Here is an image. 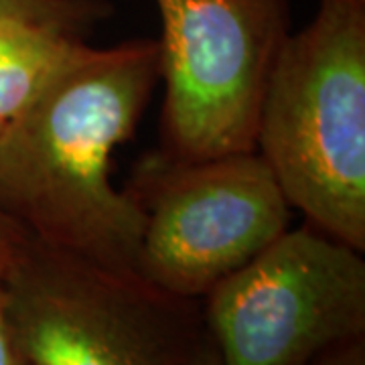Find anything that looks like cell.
<instances>
[{
  "label": "cell",
  "instance_id": "9",
  "mask_svg": "<svg viewBox=\"0 0 365 365\" xmlns=\"http://www.w3.org/2000/svg\"><path fill=\"white\" fill-rule=\"evenodd\" d=\"M2 270H0V365H29L19 343L14 339L13 327H11L9 314H6V302H4V290H2Z\"/></svg>",
  "mask_w": 365,
  "mask_h": 365
},
{
  "label": "cell",
  "instance_id": "7",
  "mask_svg": "<svg viewBox=\"0 0 365 365\" xmlns=\"http://www.w3.org/2000/svg\"><path fill=\"white\" fill-rule=\"evenodd\" d=\"M86 43L78 33L33 21H0V128L49 88Z\"/></svg>",
  "mask_w": 365,
  "mask_h": 365
},
{
  "label": "cell",
  "instance_id": "1",
  "mask_svg": "<svg viewBox=\"0 0 365 365\" xmlns=\"http://www.w3.org/2000/svg\"><path fill=\"white\" fill-rule=\"evenodd\" d=\"M157 81V41L86 45L0 128V213L45 246L138 272L144 213L110 170Z\"/></svg>",
  "mask_w": 365,
  "mask_h": 365
},
{
  "label": "cell",
  "instance_id": "3",
  "mask_svg": "<svg viewBox=\"0 0 365 365\" xmlns=\"http://www.w3.org/2000/svg\"><path fill=\"white\" fill-rule=\"evenodd\" d=\"M2 290L29 365H193L207 337L201 300L31 237L6 262Z\"/></svg>",
  "mask_w": 365,
  "mask_h": 365
},
{
  "label": "cell",
  "instance_id": "12",
  "mask_svg": "<svg viewBox=\"0 0 365 365\" xmlns=\"http://www.w3.org/2000/svg\"><path fill=\"white\" fill-rule=\"evenodd\" d=\"M193 365H223L220 353H217L215 345L211 343L209 337H205V341H203V345H201V349L197 353Z\"/></svg>",
  "mask_w": 365,
  "mask_h": 365
},
{
  "label": "cell",
  "instance_id": "2",
  "mask_svg": "<svg viewBox=\"0 0 365 365\" xmlns=\"http://www.w3.org/2000/svg\"><path fill=\"white\" fill-rule=\"evenodd\" d=\"M254 150L290 207L365 252V0H321L284 39Z\"/></svg>",
  "mask_w": 365,
  "mask_h": 365
},
{
  "label": "cell",
  "instance_id": "4",
  "mask_svg": "<svg viewBox=\"0 0 365 365\" xmlns=\"http://www.w3.org/2000/svg\"><path fill=\"white\" fill-rule=\"evenodd\" d=\"M223 365H309L365 337L364 252L307 222L201 299Z\"/></svg>",
  "mask_w": 365,
  "mask_h": 365
},
{
  "label": "cell",
  "instance_id": "5",
  "mask_svg": "<svg viewBox=\"0 0 365 365\" xmlns=\"http://www.w3.org/2000/svg\"><path fill=\"white\" fill-rule=\"evenodd\" d=\"M155 2L160 153L203 160L254 150L266 83L288 37L287 0Z\"/></svg>",
  "mask_w": 365,
  "mask_h": 365
},
{
  "label": "cell",
  "instance_id": "11",
  "mask_svg": "<svg viewBox=\"0 0 365 365\" xmlns=\"http://www.w3.org/2000/svg\"><path fill=\"white\" fill-rule=\"evenodd\" d=\"M23 237L25 235L21 234V230L6 215L0 213V270L6 266V262L11 260V256Z\"/></svg>",
  "mask_w": 365,
  "mask_h": 365
},
{
  "label": "cell",
  "instance_id": "10",
  "mask_svg": "<svg viewBox=\"0 0 365 365\" xmlns=\"http://www.w3.org/2000/svg\"><path fill=\"white\" fill-rule=\"evenodd\" d=\"M309 365H365V337L337 345Z\"/></svg>",
  "mask_w": 365,
  "mask_h": 365
},
{
  "label": "cell",
  "instance_id": "6",
  "mask_svg": "<svg viewBox=\"0 0 365 365\" xmlns=\"http://www.w3.org/2000/svg\"><path fill=\"white\" fill-rule=\"evenodd\" d=\"M144 213L136 270L148 282L201 300L290 227L292 207L256 153L138 165L130 187Z\"/></svg>",
  "mask_w": 365,
  "mask_h": 365
},
{
  "label": "cell",
  "instance_id": "8",
  "mask_svg": "<svg viewBox=\"0 0 365 365\" xmlns=\"http://www.w3.org/2000/svg\"><path fill=\"white\" fill-rule=\"evenodd\" d=\"M104 0H0V21L19 19L78 33L106 14Z\"/></svg>",
  "mask_w": 365,
  "mask_h": 365
}]
</instances>
